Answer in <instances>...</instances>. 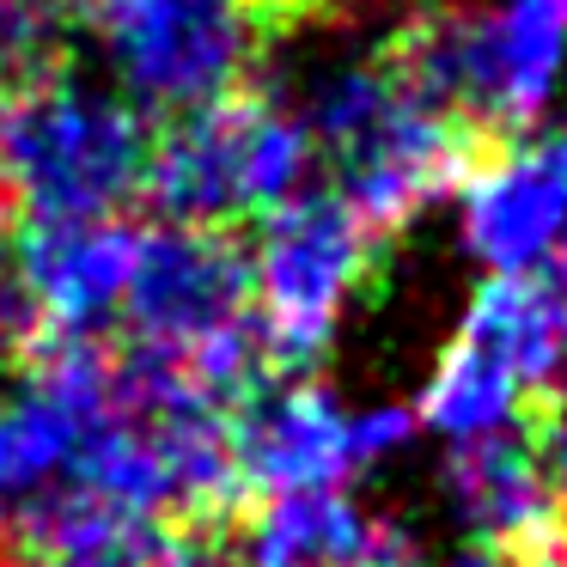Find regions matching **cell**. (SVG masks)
<instances>
[{
  "instance_id": "obj_16",
  "label": "cell",
  "mask_w": 567,
  "mask_h": 567,
  "mask_svg": "<svg viewBox=\"0 0 567 567\" xmlns=\"http://www.w3.org/2000/svg\"><path fill=\"white\" fill-rule=\"evenodd\" d=\"M518 567H567V525H561V530H555V537H549V543H543V549H537V555H530V561H518Z\"/></svg>"
},
{
  "instance_id": "obj_3",
  "label": "cell",
  "mask_w": 567,
  "mask_h": 567,
  "mask_svg": "<svg viewBox=\"0 0 567 567\" xmlns=\"http://www.w3.org/2000/svg\"><path fill=\"white\" fill-rule=\"evenodd\" d=\"M153 128L123 92L80 74H50L43 86L7 99L0 116V177L19 226L116 220L141 196Z\"/></svg>"
},
{
  "instance_id": "obj_14",
  "label": "cell",
  "mask_w": 567,
  "mask_h": 567,
  "mask_svg": "<svg viewBox=\"0 0 567 567\" xmlns=\"http://www.w3.org/2000/svg\"><path fill=\"white\" fill-rule=\"evenodd\" d=\"M518 440L530 445L549 494L567 506V384H549L543 396H530L525 415H518Z\"/></svg>"
},
{
  "instance_id": "obj_5",
  "label": "cell",
  "mask_w": 567,
  "mask_h": 567,
  "mask_svg": "<svg viewBox=\"0 0 567 567\" xmlns=\"http://www.w3.org/2000/svg\"><path fill=\"white\" fill-rule=\"evenodd\" d=\"M372 262V233L330 196L299 189L287 208L257 220L250 245V318L269 348V372H306L330 348L342 306Z\"/></svg>"
},
{
  "instance_id": "obj_15",
  "label": "cell",
  "mask_w": 567,
  "mask_h": 567,
  "mask_svg": "<svg viewBox=\"0 0 567 567\" xmlns=\"http://www.w3.org/2000/svg\"><path fill=\"white\" fill-rule=\"evenodd\" d=\"M537 281H543V293L555 299V311L567 318V233H561V245L549 250V262L537 269Z\"/></svg>"
},
{
  "instance_id": "obj_11",
  "label": "cell",
  "mask_w": 567,
  "mask_h": 567,
  "mask_svg": "<svg viewBox=\"0 0 567 567\" xmlns=\"http://www.w3.org/2000/svg\"><path fill=\"white\" fill-rule=\"evenodd\" d=\"M445 494H452L457 518L482 537V549L501 555L506 567L530 561L567 525V506L549 494L530 445L513 427L488 433V440H470V445H452Z\"/></svg>"
},
{
  "instance_id": "obj_17",
  "label": "cell",
  "mask_w": 567,
  "mask_h": 567,
  "mask_svg": "<svg viewBox=\"0 0 567 567\" xmlns=\"http://www.w3.org/2000/svg\"><path fill=\"white\" fill-rule=\"evenodd\" d=\"M440 567H506L501 555H488V549H470V555H457V561H440Z\"/></svg>"
},
{
  "instance_id": "obj_4",
  "label": "cell",
  "mask_w": 567,
  "mask_h": 567,
  "mask_svg": "<svg viewBox=\"0 0 567 567\" xmlns=\"http://www.w3.org/2000/svg\"><path fill=\"white\" fill-rule=\"evenodd\" d=\"M311 135L293 111L262 92H233L220 104L184 111L153 135L141 202H153L159 226L233 233L257 226L275 208L311 189Z\"/></svg>"
},
{
  "instance_id": "obj_18",
  "label": "cell",
  "mask_w": 567,
  "mask_h": 567,
  "mask_svg": "<svg viewBox=\"0 0 567 567\" xmlns=\"http://www.w3.org/2000/svg\"><path fill=\"white\" fill-rule=\"evenodd\" d=\"M561 135H567V128H561Z\"/></svg>"
},
{
  "instance_id": "obj_7",
  "label": "cell",
  "mask_w": 567,
  "mask_h": 567,
  "mask_svg": "<svg viewBox=\"0 0 567 567\" xmlns=\"http://www.w3.org/2000/svg\"><path fill=\"white\" fill-rule=\"evenodd\" d=\"M135 250H141V226L123 220V214L74 226H19L7 275L25 299L38 342H104L123 323Z\"/></svg>"
},
{
  "instance_id": "obj_13",
  "label": "cell",
  "mask_w": 567,
  "mask_h": 567,
  "mask_svg": "<svg viewBox=\"0 0 567 567\" xmlns=\"http://www.w3.org/2000/svg\"><path fill=\"white\" fill-rule=\"evenodd\" d=\"M452 342L488 360L506 384H518L525 403L543 396L549 384H561L567 367V318L555 311L537 275H488Z\"/></svg>"
},
{
  "instance_id": "obj_1",
  "label": "cell",
  "mask_w": 567,
  "mask_h": 567,
  "mask_svg": "<svg viewBox=\"0 0 567 567\" xmlns=\"http://www.w3.org/2000/svg\"><path fill=\"white\" fill-rule=\"evenodd\" d=\"M299 123L311 135V153L330 165V196L372 238L403 233L427 202L457 189L488 159L396 74L384 50L372 62L323 74Z\"/></svg>"
},
{
  "instance_id": "obj_6",
  "label": "cell",
  "mask_w": 567,
  "mask_h": 567,
  "mask_svg": "<svg viewBox=\"0 0 567 567\" xmlns=\"http://www.w3.org/2000/svg\"><path fill=\"white\" fill-rule=\"evenodd\" d=\"M80 19L99 31L128 104L184 116L250 92L262 31L245 0H80Z\"/></svg>"
},
{
  "instance_id": "obj_8",
  "label": "cell",
  "mask_w": 567,
  "mask_h": 567,
  "mask_svg": "<svg viewBox=\"0 0 567 567\" xmlns=\"http://www.w3.org/2000/svg\"><path fill=\"white\" fill-rule=\"evenodd\" d=\"M354 470H367L360 415H348L323 384H262L233 409V476L245 506L342 488Z\"/></svg>"
},
{
  "instance_id": "obj_10",
  "label": "cell",
  "mask_w": 567,
  "mask_h": 567,
  "mask_svg": "<svg viewBox=\"0 0 567 567\" xmlns=\"http://www.w3.org/2000/svg\"><path fill=\"white\" fill-rule=\"evenodd\" d=\"M245 567H421L396 525L367 518L342 488L250 501L226 525Z\"/></svg>"
},
{
  "instance_id": "obj_2",
  "label": "cell",
  "mask_w": 567,
  "mask_h": 567,
  "mask_svg": "<svg viewBox=\"0 0 567 567\" xmlns=\"http://www.w3.org/2000/svg\"><path fill=\"white\" fill-rule=\"evenodd\" d=\"M384 55L445 123L482 153H501L537 123L567 74V0L421 7Z\"/></svg>"
},
{
  "instance_id": "obj_12",
  "label": "cell",
  "mask_w": 567,
  "mask_h": 567,
  "mask_svg": "<svg viewBox=\"0 0 567 567\" xmlns=\"http://www.w3.org/2000/svg\"><path fill=\"white\" fill-rule=\"evenodd\" d=\"M7 561L19 567H208V543L196 530L159 525V518L111 513L86 494L50 501L13 543Z\"/></svg>"
},
{
  "instance_id": "obj_9",
  "label": "cell",
  "mask_w": 567,
  "mask_h": 567,
  "mask_svg": "<svg viewBox=\"0 0 567 567\" xmlns=\"http://www.w3.org/2000/svg\"><path fill=\"white\" fill-rule=\"evenodd\" d=\"M457 196L470 257L488 275H537L567 233V135L488 153Z\"/></svg>"
}]
</instances>
